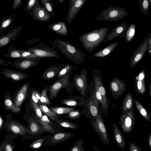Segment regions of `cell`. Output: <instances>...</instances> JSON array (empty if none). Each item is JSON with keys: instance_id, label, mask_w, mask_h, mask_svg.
I'll use <instances>...</instances> for the list:
<instances>
[{"instance_id": "1", "label": "cell", "mask_w": 151, "mask_h": 151, "mask_svg": "<svg viewBox=\"0 0 151 151\" xmlns=\"http://www.w3.org/2000/svg\"><path fill=\"white\" fill-rule=\"evenodd\" d=\"M49 43L53 48L58 49L61 53L76 64L81 65L86 60L84 53L68 41L55 38L49 40Z\"/></svg>"}, {"instance_id": "2", "label": "cell", "mask_w": 151, "mask_h": 151, "mask_svg": "<svg viewBox=\"0 0 151 151\" xmlns=\"http://www.w3.org/2000/svg\"><path fill=\"white\" fill-rule=\"evenodd\" d=\"M109 30L107 27L95 29L83 34L78 39L84 50L92 52L103 42Z\"/></svg>"}, {"instance_id": "3", "label": "cell", "mask_w": 151, "mask_h": 151, "mask_svg": "<svg viewBox=\"0 0 151 151\" xmlns=\"http://www.w3.org/2000/svg\"><path fill=\"white\" fill-rule=\"evenodd\" d=\"M73 72L71 71L63 77L57 79L49 86V100H52L56 99L62 89H65L70 94L73 91L74 85L73 81L70 80Z\"/></svg>"}, {"instance_id": "4", "label": "cell", "mask_w": 151, "mask_h": 151, "mask_svg": "<svg viewBox=\"0 0 151 151\" xmlns=\"http://www.w3.org/2000/svg\"><path fill=\"white\" fill-rule=\"evenodd\" d=\"M128 14V12L124 8L119 6H112L99 13L96 19L101 22L116 21Z\"/></svg>"}, {"instance_id": "5", "label": "cell", "mask_w": 151, "mask_h": 151, "mask_svg": "<svg viewBox=\"0 0 151 151\" xmlns=\"http://www.w3.org/2000/svg\"><path fill=\"white\" fill-rule=\"evenodd\" d=\"M87 71L84 67L79 74L76 72L73 78V81L77 91L82 96L87 97L89 89L87 78Z\"/></svg>"}, {"instance_id": "6", "label": "cell", "mask_w": 151, "mask_h": 151, "mask_svg": "<svg viewBox=\"0 0 151 151\" xmlns=\"http://www.w3.org/2000/svg\"><path fill=\"white\" fill-rule=\"evenodd\" d=\"M30 105L34 112L33 116L35 119L43 127L47 132L53 133L55 130L53 124L50 122L46 115H43L38 104L30 99Z\"/></svg>"}, {"instance_id": "7", "label": "cell", "mask_w": 151, "mask_h": 151, "mask_svg": "<svg viewBox=\"0 0 151 151\" xmlns=\"http://www.w3.org/2000/svg\"><path fill=\"white\" fill-rule=\"evenodd\" d=\"M89 121L103 143L109 146V140L108 134L101 115L99 114L95 118L89 119Z\"/></svg>"}, {"instance_id": "8", "label": "cell", "mask_w": 151, "mask_h": 151, "mask_svg": "<svg viewBox=\"0 0 151 151\" xmlns=\"http://www.w3.org/2000/svg\"><path fill=\"white\" fill-rule=\"evenodd\" d=\"M28 51L39 57H53L58 58L59 52L53 48L39 43L37 45L28 49Z\"/></svg>"}, {"instance_id": "9", "label": "cell", "mask_w": 151, "mask_h": 151, "mask_svg": "<svg viewBox=\"0 0 151 151\" xmlns=\"http://www.w3.org/2000/svg\"><path fill=\"white\" fill-rule=\"evenodd\" d=\"M134 109L133 106L128 111L122 114L120 117V122L119 123L125 133L130 132L135 125L136 120Z\"/></svg>"}, {"instance_id": "10", "label": "cell", "mask_w": 151, "mask_h": 151, "mask_svg": "<svg viewBox=\"0 0 151 151\" xmlns=\"http://www.w3.org/2000/svg\"><path fill=\"white\" fill-rule=\"evenodd\" d=\"M151 33L146 37L135 50L131 58L129 67L133 68L140 61L147 52L148 42Z\"/></svg>"}, {"instance_id": "11", "label": "cell", "mask_w": 151, "mask_h": 151, "mask_svg": "<svg viewBox=\"0 0 151 151\" xmlns=\"http://www.w3.org/2000/svg\"><path fill=\"white\" fill-rule=\"evenodd\" d=\"M109 88L114 100L122 95L127 88V86L123 79L115 77L110 81Z\"/></svg>"}, {"instance_id": "12", "label": "cell", "mask_w": 151, "mask_h": 151, "mask_svg": "<svg viewBox=\"0 0 151 151\" xmlns=\"http://www.w3.org/2000/svg\"><path fill=\"white\" fill-rule=\"evenodd\" d=\"M70 132L55 133L52 135H48V137L42 146H52L64 142L75 135Z\"/></svg>"}, {"instance_id": "13", "label": "cell", "mask_w": 151, "mask_h": 151, "mask_svg": "<svg viewBox=\"0 0 151 151\" xmlns=\"http://www.w3.org/2000/svg\"><path fill=\"white\" fill-rule=\"evenodd\" d=\"M44 57L36 58H20L14 60L11 65L17 70H27L37 66Z\"/></svg>"}, {"instance_id": "14", "label": "cell", "mask_w": 151, "mask_h": 151, "mask_svg": "<svg viewBox=\"0 0 151 151\" xmlns=\"http://www.w3.org/2000/svg\"><path fill=\"white\" fill-rule=\"evenodd\" d=\"M29 13L34 19L43 22L49 20L51 17L50 15L45 8L40 4L38 1Z\"/></svg>"}, {"instance_id": "15", "label": "cell", "mask_w": 151, "mask_h": 151, "mask_svg": "<svg viewBox=\"0 0 151 151\" xmlns=\"http://www.w3.org/2000/svg\"><path fill=\"white\" fill-rule=\"evenodd\" d=\"M92 74L93 81L101 95L106 105L109 108V101L107 96L106 91L103 84L100 72L97 69H94Z\"/></svg>"}, {"instance_id": "16", "label": "cell", "mask_w": 151, "mask_h": 151, "mask_svg": "<svg viewBox=\"0 0 151 151\" xmlns=\"http://www.w3.org/2000/svg\"><path fill=\"white\" fill-rule=\"evenodd\" d=\"M89 96V100L82 111V115L89 118H95L98 114L99 104L92 95Z\"/></svg>"}, {"instance_id": "17", "label": "cell", "mask_w": 151, "mask_h": 151, "mask_svg": "<svg viewBox=\"0 0 151 151\" xmlns=\"http://www.w3.org/2000/svg\"><path fill=\"white\" fill-rule=\"evenodd\" d=\"M127 28V24L126 22H123L119 24L108 33L103 43L104 44L107 43L116 37L125 38Z\"/></svg>"}, {"instance_id": "18", "label": "cell", "mask_w": 151, "mask_h": 151, "mask_svg": "<svg viewBox=\"0 0 151 151\" xmlns=\"http://www.w3.org/2000/svg\"><path fill=\"white\" fill-rule=\"evenodd\" d=\"M23 26H20L14 28L6 33L0 37V49L6 47L15 40L22 30Z\"/></svg>"}, {"instance_id": "19", "label": "cell", "mask_w": 151, "mask_h": 151, "mask_svg": "<svg viewBox=\"0 0 151 151\" xmlns=\"http://www.w3.org/2000/svg\"><path fill=\"white\" fill-rule=\"evenodd\" d=\"M89 98L83 96L71 95L67 98L62 99L61 103L64 104L72 107H84L89 100Z\"/></svg>"}, {"instance_id": "20", "label": "cell", "mask_w": 151, "mask_h": 151, "mask_svg": "<svg viewBox=\"0 0 151 151\" xmlns=\"http://www.w3.org/2000/svg\"><path fill=\"white\" fill-rule=\"evenodd\" d=\"M0 73L6 78L16 81H20L31 76L24 72L9 68H3Z\"/></svg>"}, {"instance_id": "21", "label": "cell", "mask_w": 151, "mask_h": 151, "mask_svg": "<svg viewBox=\"0 0 151 151\" xmlns=\"http://www.w3.org/2000/svg\"><path fill=\"white\" fill-rule=\"evenodd\" d=\"M145 69H141L136 76L134 84V91L137 94L145 93L146 88L145 84Z\"/></svg>"}, {"instance_id": "22", "label": "cell", "mask_w": 151, "mask_h": 151, "mask_svg": "<svg viewBox=\"0 0 151 151\" xmlns=\"http://www.w3.org/2000/svg\"><path fill=\"white\" fill-rule=\"evenodd\" d=\"M89 91L90 92V95L93 96L98 104L101 103L104 111V114L106 117H107L108 108L106 105L101 95L91 79L90 82Z\"/></svg>"}, {"instance_id": "23", "label": "cell", "mask_w": 151, "mask_h": 151, "mask_svg": "<svg viewBox=\"0 0 151 151\" xmlns=\"http://www.w3.org/2000/svg\"><path fill=\"white\" fill-rule=\"evenodd\" d=\"M86 0H76L68 9L66 20L70 24L79 11L84 5Z\"/></svg>"}, {"instance_id": "24", "label": "cell", "mask_w": 151, "mask_h": 151, "mask_svg": "<svg viewBox=\"0 0 151 151\" xmlns=\"http://www.w3.org/2000/svg\"><path fill=\"white\" fill-rule=\"evenodd\" d=\"M67 64L66 63L57 64L50 66L42 73L41 78L46 80L52 79Z\"/></svg>"}, {"instance_id": "25", "label": "cell", "mask_w": 151, "mask_h": 151, "mask_svg": "<svg viewBox=\"0 0 151 151\" xmlns=\"http://www.w3.org/2000/svg\"><path fill=\"white\" fill-rule=\"evenodd\" d=\"M30 133L37 138L47 132L43 127L35 119L33 116L29 120Z\"/></svg>"}, {"instance_id": "26", "label": "cell", "mask_w": 151, "mask_h": 151, "mask_svg": "<svg viewBox=\"0 0 151 151\" xmlns=\"http://www.w3.org/2000/svg\"><path fill=\"white\" fill-rule=\"evenodd\" d=\"M112 128L115 141L121 149L122 150H124L126 147L125 139L120 129L114 121L112 122Z\"/></svg>"}, {"instance_id": "27", "label": "cell", "mask_w": 151, "mask_h": 151, "mask_svg": "<svg viewBox=\"0 0 151 151\" xmlns=\"http://www.w3.org/2000/svg\"><path fill=\"white\" fill-rule=\"evenodd\" d=\"M29 82H26L18 91L15 100V105L17 107L20 106L24 101L29 89Z\"/></svg>"}, {"instance_id": "28", "label": "cell", "mask_w": 151, "mask_h": 151, "mask_svg": "<svg viewBox=\"0 0 151 151\" xmlns=\"http://www.w3.org/2000/svg\"><path fill=\"white\" fill-rule=\"evenodd\" d=\"M48 28L57 34L63 36H67L68 30L65 23L62 21L52 24L48 26Z\"/></svg>"}, {"instance_id": "29", "label": "cell", "mask_w": 151, "mask_h": 151, "mask_svg": "<svg viewBox=\"0 0 151 151\" xmlns=\"http://www.w3.org/2000/svg\"><path fill=\"white\" fill-rule=\"evenodd\" d=\"M118 45V42L116 41L109 45L106 47L96 52L92 55L94 57H104L111 53Z\"/></svg>"}, {"instance_id": "30", "label": "cell", "mask_w": 151, "mask_h": 151, "mask_svg": "<svg viewBox=\"0 0 151 151\" xmlns=\"http://www.w3.org/2000/svg\"><path fill=\"white\" fill-rule=\"evenodd\" d=\"M134 99L130 92L124 98L122 103V114L127 112L133 106Z\"/></svg>"}, {"instance_id": "31", "label": "cell", "mask_w": 151, "mask_h": 151, "mask_svg": "<svg viewBox=\"0 0 151 151\" xmlns=\"http://www.w3.org/2000/svg\"><path fill=\"white\" fill-rule=\"evenodd\" d=\"M16 16L13 14L3 18L0 22V35L2 34L9 27L15 19Z\"/></svg>"}, {"instance_id": "32", "label": "cell", "mask_w": 151, "mask_h": 151, "mask_svg": "<svg viewBox=\"0 0 151 151\" xmlns=\"http://www.w3.org/2000/svg\"><path fill=\"white\" fill-rule=\"evenodd\" d=\"M38 105L42 113L53 121H54L56 119L62 116L61 115L54 113L46 105L40 104Z\"/></svg>"}, {"instance_id": "33", "label": "cell", "mask_w": 151, "mask_h": 151, "mask_svg": "<svg viewBox=\"0 0 151 151\" xmlns=\"http://www.w3.org/2000/svg\"><path fill=\"white\" fill-rule=\"evenodd\" d=\"M134 104H135L139 113L148 121H151V111L150 114L147 110L138 101L134 99Z\"/></svg>"}, {"instance_id": "34", "label": "cell", "mask_w": 151, "mask_h": 151, "mask_svg": "<svg viewBox=\"0 0 151 151\" xmlns=\"http://www.w3.org/2000/svg\"><path fill=\"white\" fill-rule=\"evenodd\" d=\"M7 53L3 55V56L8 58H22L20 50H18L14 46L11 44L7 47Z\"/></svg>"}, {"instance_id": "35", "label": "cell", "mask_w": 151, "mask_h": 151, "mask_svg": "<svg viewBox=\"0 0 151 151\" xmlns=\"http://www.w3.org/2000/svg\"><path fill=\"white\" fill-rule=\"evenodd\" d=\"M49 88V86H47L42 90L40 93V97L38 104L46 105H50L51 104V103L47 96Z\"/></svg>"}, {"instance_id": "36", "label": "cell", "mask_w": 151, "mask_h": 151, "mask_svg": "<svg viewBox=\"0 0 151 151\" xmlns=\"http://www.w3.org/2000/svg\"><path fill=\"white\" fill-rule=\"evenodd\" d=\"M54 121L65 128L74 129H77L79 128L78 125L68 120L62 119L60 117L56 119Z\"/></svg>"}, {"instance_id": "37", "label": "cell", "mask_w": 151, "mask_h": 151, "mask_svg": "<svg viewBox=\"0 0 151 151\" xmlns=\"http://www.w3.org/2000/svg\"><path fill=\"white\" fill-rule=\"evenodd\" d=\"M151 0H139L138 4L139 9L142 14L147 18L149 6L150 5Z\"/></svg>"}, {"instance_id": "38", "label": "cell", "mask_w": 151, "mask_h": 151, "mask_svg": "<svg viewBox=\"0 0 151 151\" xmlns=\"http://www.w3.org/2000/svg\"><path fill=\"white\" fill-rule=\"evenodd\" d=\"M77 68V66H73L67 64L61 69L56 76L57 79L63 77L71 71L74 72Z\"/></svg>"}, {"instance_id": "39", "label": "cell", "mask_w": 151, "mask_h": 151, "mask_svg": "<svg viewBox=\"0 0 151 151\" xmlns=\"http://www.w3.org/2000/svg\"><path fill=\"white\" fill-rule=\"evenodd\" d=\"M55 113L58 115L65 114L71 111L76 109V107H67L60 106L52 107L49 108Z\"/></svg>"}, {"instance_id": "40", "label": "cell", "mask_w": 151, "mask_h": 151, "mask_svg": "<svg viewBox=\"0 0 151 151\" xmlns=\"http://www.w3.org/2000/svg\"><path fill=\"white\" fill-rule=\"evenodd\" d=\"M136 25L134 23L131 24L128 27L126 34V39L127 42H129L133 39L135 34Z\"/></svg>"}, {"instance_id": "41", "label": "cell", "mask_w": 151, "mask_h": 151, "mask_svg": "<svg viewBox=\"0 0 151 151\" xmlns=\"http://www.w3.org/2000/svg\"><path fill=\"white\" fill-rule=\"evenodd\" d=\"M82 115V111L76 109L71 111L65 114V117L72 120H75L80 118Z\"/></svg>"}, {"instance_id": "42", "label": "cell", "mask_w": 151, "mask_h": 151, "mask_svg": "<svg viewBox=\"0 0 151 151\" xmlns=\"http://www.w3.org/2000/svg\"><path fill=\"white\" fill-rule=\"evenodd\" d=\"M48 137V135L37 138L36 140L31 144L29 146L30 147L34 149H37L40 148L42 146Z\"/></svg>"}, {"instance_id": "43", "label": "cell", "mask_w": 151, "mask_h": 151, "mask_svg": "<svg viewBox=\"0 0 151 151\" xmlns=\"http://www.w3.org/2000/svg\"><path fill=\"white\" fill-rule=\"evenodd\" d=\"M84 143L83 140L80 138L76 142H74L71 147L70 151H85L83 146Z\"/></svg>"}, {"instance_id": "44", "label": "cell", "mask_w": 151, "mask_h": 151, "mask_svg": "<svg viewBox=\"0 0 151 151\" xmlns=\"http://www.w3.org/2000/svg\"><path fill=\"white\" fill-rule=\"evenodd\" d=\"M41 3L48 12L54 16L53 4L52 0H40Z\"/></svg>"}, {"instance_id": "45", "label": "cell", "mask_w": 151, "mask_h": 151, "mask_svg": "<svg viewBox=\"0 0 151 151\" xmlns=\"http://www.w3.org/2000/svg\"><path fill=\"white\" fill-rule=\"evenodd\" d=\"M4 103L7 109L13 112L18 113L20 111V108L14 105L10 99H6Z\"/></svg>"}, {"instance_id": "46", "label": "cell", "mask_w": 151, "mask_h": 151, "mask_svg": "<svg viewBox=\"0 0 151 151\" xmlns=\"http://www.w3.org/2000/svg\"><path fill=\"white\" fill-rule=\"evenodd\" d=\"M30 91L31 96L30 99L34 102L38 104L40 99V93L32 86L31 87Z\"/></svg>"}, {"instance_id": "47", "label": "cell", "mask_w": 151, "mask_h": 151, "mask_svg": "<svg viewBox=\"0 0 151 151\" xmlns=\"http://www.w3.org/2000/svg\"><path fill=\"white\" fill-rule=\"evenodd\" d=\"M11 129L12 131L16 133H19L24 134L27 132L28 131L30 132L29 130H28L27 128L23 127H20L16 125H12L11 126Z\"/></svg>"}, {"instance_id": "48", "label": "cell", "mask_w": 151, "mask_h": 151, "mask_svg": "<svg viewBox=\"0 0 151 151\" xmlns=\"http://www.w3.org/2000/svg\"><path fill=\"white\" fill-rule=\"evenodd\" d=\"M22 58H36L39 57L27 50H20Z\"/></svg>"}, {"instance_id": "49", "label": "cell", "mask_w": 151, "mask_h": 151, "mask_svg": "<svg viewBox=\"0 0 151 151\" xmlns=\"http://www.w3.org/2000/svg\"><path fill=\"white\" fill-rule=\"evenodd\" d=\"M37 1V0H28L27 4L23 9V10L27 12H29Z\"/></svg>"}, {"instance_id": "50", "label": "cell", "mask_w": 151, "mask_h": 151, "mask_svg": "<svg viewBox=\"0 0 151 151\" xmlns=\"http://www.w3.org/2000/svg\"><path fill=\"white\" fill-rule=\"evenodd\" d=\"M129 151H142L141 147L136 144L132 143L130 144L129 147Z\"/></svg>"}, {"instance_id": "51", "label": "cell", "mask_w": 151, "mask_h": 151, "mask_svg": "<svg viewBox=\"0 0 151 151\" xmlns=\"http://www.w3.org/2000/svg\"><path fill=\"white\" fill-rule=\"evenodd\" d=\"M22 0H14L13 9L15 10L19 8L22 5Z\"/></svg>"}, {"instance_id": "52", "label": "cell", "mask_w": 151, "mask_h": 151, "mask_svg": "<svg viewBox=\"0 0 151 151\" xmlns=\"http://www.w3.org/2000/svg\"><path fill=\"white\" fill-rule=\"evenodd\" d=\"M147 51L148 54L150 55H151V37L150 38Z\"/></svg>"}, {"instance_id": "53", "label": "cell", "mask_w": 151, "mask_h": 151, "mask_svg": "<svg viewBox=\"0 0 151 151\" xmlns=\"http://www.w3.org/2000/svg\"><path fill=\"white\" fill-rule=\"evenodd\" d=\"M40 40L39 39L35 38L29 40L27 41L26 44H32L38 42Z\"/></svg>"}, {"instance_id": "54", "label": "cell", "mask_w": 151, "mask_h": 151, "mask_svg": "<svg viewBox=\"0 0 151 151\" xmlns=\"http://www.w3.org/2000/svg\"><path fill=\"white\" fill-rule=\"evenodd\" d=\"M6 60L2 58H0V66H8V64L6 63Z\"/></svg>"}, {"instance_id": "55", "label": "cell", "mask_w": 151, "mask_h": 151, "mask_svg": "<svg viewBox=\"0 0 151 151\" xmlns=\"http://www.w3.org/2000/svg\"><path fill=\"white\" fill-rule=\"evenodd\" d=\"M148 141L150 148L151 149V133H149L148 135Z\"/></svg>"}, {"instance_id": "56", "label": "cell", "mask_w": 151, "mask_h": 151, "mask_svg": "<svg viewBox=\"0 0 151 151\" xmlns=\"http://www.w3.org/2000/svg\"><path fill=\"white\" fill-rule=\"evenodd\" d=\"M6 150L7 151H12V149L11 147L9 145H7L6 147Z\"/></svg>"}, {"instance_id": "57", "label": "cell", "mask_w": 151, "mask_h": 151, "mask_svg": "<svg viewBox=\"0 0 151 151\" xmlns=\"http://www.w3.org/2000/svg\"><path fill=\"white\" fill-rule=\"evenodd\" d=\"M149 95L150 96L151 98V83L150 82L149 86Z\"/></svg>"}, {"instance_id": "58", "label": "cell", "mask_w": 151, "mask_h": 151, "mask_svg": "<svg viewBox=\"0 0 151 151\" xmlns=\"http://www.w3.org/2000/svg\"><path fill=\"white\" fill-rule=\"evenodd\" d=\"M76 0H70L68 4V6H71Z\"/></svg>"}, {"instance_id": "59", "label": "cell", "mask_w": 151, "mask_h": 151, "mask_svg": "<svg viewBox=\"0 0 151 151\" xmlns=\"http://www.w3.org/2000/svg\"><path fill=\"white\" fill-rule=\"evenodd\" d=\"M2 123V119L0 116V127Z\"/></svg>"}, {"instance_id": "60", "label": "cell", "mask_w": 151, "mask_h": 151, "mask_svg": "<svg viewBox=\"0 0 151 151\" xmlns=\"http://www.w3.org/2000/svg\"><path fill=\"white\" fill-rule=\"evenodd\" d=\"M58 1L60 3H63L64 1V0H58Z\"/></svg>"}]
</instances>
